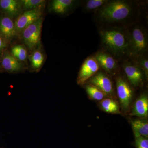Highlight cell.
<instances>
[{"mask_svg": "<svg viewBox=\"0 0 148 148\" xmlns=\"http://www.w3.org/2000/svg\"><path fill=\"white\" fill-rule=\"evenodd\" d=\"M108 1L107 0H89L86 3L84 10L88 12L97 11Z\"/></svg>", "mask_w": 148, "mask_h": 148, "instance_id": "21", "label": "cell"}, {"mask_svg": "<svg viewBox=\"0 0 148 148\" xmlns=\"http://www.w3.org/2000/svg\"><path fill=\"white\" fill-rule=\"evenodd\" d=\"M131 124L135 138L143 137L148 138L147 122L140 120H135L131 122Z\"/></svg>", "mask_w": 148, "mask_h": 148, "instance_id": "16", "label": "cell"}, {"mask_svg": "<svg viewBox=\"0 0 148 148\" xmlns=\"http://www.w3.org/2000/svg\"><path fill=\"white\" fill-rule=\"evenodd\" d=\"M88 83L99 88L105 95H111L113 92V86L110 79L103 72H99L88 80Z\"/></svg>", "mask_w": 148, "mask_h": 148, "instance_id": "9", "label": "cell"}, {"mask_svg": "<svg viewBox=\"0 0 148 148\" xmlns=\"http://www.w3.org/2000/svg\"><path fill=\"white\" fill-rule=\"evenodd\" d=\"M101 106L103 110L109 113L116 114L119 113L118 105L112 99H107L102 100Z\"/></svg>", "mask_w": 148, "mask_h": 148, "instance_id": "18", "label": "cell"}, {"mask_svg": "<svg viewBox=\"0 0 148 148\" xmlns=\"http://www.w3.org/2000/svg\"><path fill=\"white\" fill-rule=\"evenodd\" d=\"M140 59L138 65H140V68L142 71H144V73L145 74L146 76L148 77V60L147 58H139Z\"/></svg>", "mask_w": 148, "mask_h": 148, "instance_id": "24", "label": "cell"}, {"mask_svg": "<svg viewBox=\"0 0 148 148\" xmlns=\"http://www.w3.org/2000/svg\"><path fill=\"white\" fill-rule=\"evenodd\" d=\"M116 89L122 107L123 109H127L132 100V88L126 81L119 77L116 80Z\"/></svg>", "mask_w": 148, "mask_h": 148, "instance_id": "8", "label": "cell"}, {"mask_svg": "<svg viewBox=\"0 0 148 148\" xmlns=\"http://www.w3.org/2000/svg\"><path fill=\"white\" fill-rule=\"evenodd\" d=\"M135 8L127 1L116 0L108 1L97 11L98 18L102 22L110 24L122 23L132 16Z\"/></svg>", "mask_w": 148, "mask_h": 148, "instance_id": "2", "label": "cell"}, {"mask_svg": "<svg viewBox=\"0 0 148 148\" xmlns=\"http://www.w3.org/2000/svg\"><path fill=\"white\" fill-rule=\"evenodd\" d=\"M135 145L136 148H148L147 138L143 137L136 138Z\"/></svg>", "mask_w": 148, "mask_h": 148, "instance_id": "23", "label": "cell"}, {"mask_svg": "<svg viewBox=\"0 0 148 148\" xmlns=\"http://www.w3.org/2000/svg\"><path fill=\"white\" fill-rule=\"evenodd\" d=\"M6 46V41L0 35V52L5 48Z\"/></svg>", "mask_w": 148, "mask_h": 148, "instance_id": "25", "label": "cell"}, {"mask_svg": "<svg viewBox=\"0 0 148 148\" xmlns=\"http://www.w3.org/2000/svg\"><path fill=\"white\" fill-rule=\"evenodd\" d=\"M1 65L5 71L9 73H18L24 69V65L20 61L9 53H6L3 56Z\"/></svg>", "mask_w": 148, "mask_h": 148, "instance_id": "12", "label": "cell"}, {"mask_svg": "<svg viewBox=\"0 0 148 148\" xmlns=\"http://www.w3.org/2000/svg\"><path fill=\"white\" fill-rule=\"evenodd\" d=\"M29 58L33 71H39L44 61V56L42 52L38 50L34 51L30 56Z\"/></svg>", "mask_w": 148, "mask_h": 148, "instance_id": "17", "label": "cell"}, {"mask_svg": "<svg viewBox=\"0 0 148 148\" xmlns=\"http://www.w3.org/2000/svg\"><path fill=\"white\" fill-rule=\"evenodd\" d=\"M101 42L108 52L116 56L129 54L127 31L120 27L104 28L100 31Z\"/></svg>", "mask_w": 148, "mask_h": 148, "instance_id": "1", "label": "cell"}, {"mask_svg": "<svg viewBox=\"0 0 148 148\" xmlns=\"http://www.w3.org/2000/svg\"><path fill=\"white\" fill-rule=\"evenodd\" d=\"M123 69L130 82L134 86H138L143 82V72L138 64L126 62L123 64Z\"/></svg>", "mask_w": 148, "mask_h": 148, "instance_id": "10", "label": "cell"}, {"mask_svg": "<svg viewBox=\"0 0 148 148\" xmlns=\"http://www.w3.org/2000/svg\"><path fill=\"white\" fill-rule=\"evenodd\" d=\"M127 31L129 55L136 58L143 57L148 49L147 32L140 26H135Z\"/></svg>", "mask_w": 148, "mask_h": 148, "instance_id": "3", "label": "cell"}, {"mask_svg": "<svg viewBox=\"0 0 148 148\" xmlns=\"http://www.w3.org/2000/svg\"><path fill=\"white\" fill-rule=\"evenodd\" d=\"M21 5L25 10H29L42 8L45 1L43 0H22Z\"/></svg>", "mask_w": 148, "mask_h": 148, "instance_id": "22", "label": "cell"}, {"mask_svg": "<svg viewBox=\"0 0 148 148\" xmlns=\"http://www.w3.org/2000/svg\"></svg>", "mask_w": 148, "mask_h": 148, "instance_id": "26", "label": "cell"}, {"mask_svg": "<svg viewBox=\"0 0 148 148\" xmlns=\"http://www.w3.org/2000/svg\"><path fill=\"white\" fill-rule=\"evenodd\" d=\"M100 67L94 56L88 57L80 69L77 83L79 85L84 84L90 78L97 73Z\"/></svg>", "mask_w": 148, "mask_h": 148, "instance_id": "5", "label": "cell"}, {"mask_svg": "<svg viewBox=\"0 0 148 148\" xmlns=\"http://www.w3.org/2000/svg\"><path fill=\"white\" fill-rule=\"evenodd\" d=\"M75 2L73 0H54L51 3V9L56 13L64 14L72 8Z\"/></svg>", "mask_w": 148, "mask_h": 148, "instance_id": "15", "label": "cell"}, {"mask_svg": "<svg viewBox=\"0 0 148 148\" xmlns=\"http://www.w3.org/2000/svg\"><path fill=\"white\" fill-rule=\"evenodd\" d=\"M17 34L15 22L9 16L0 18V35L6 41L10 40Z\"/></svg>", "mask_w": 148, "mask_h": 148, "instance_id": "11", "label": "cell"}, {"mask_svg": "<svg viewBox=\"0 0 148 148\" xmlns=\"http://www.w3.org/2000/svg\"><path fill=\"white\" fill-rule=\"evenodd\" d=\"M0 8L9 17H14L19 12L20 4L15 0H1Z\"/></svg>", "mask_w": 148, "mask_h": 148, "instance_id": "14", "label": "cell"}, {"mask_svg": "<svg viewBox=\"0 0 148 148\" xmlns=\"http://www.w3.org/2000/svg\"><path fill=\"white\" fill-rule=\"evenodd\" d=\"M86 90L91 99L96 101L103 100L105 94L99 88L93 85L88 83L86 85Z\"/></svg>", "mask_w": 148, "mask_h": 148, "instance_id": "19", "label": "cell"}, {"mask_svg": "<svg viewBox=\"0 0 148 148\" xmlns=\"http://www.w3.org/2000/svg\"><path fill=\"white\" fill-rule=\"evenodd\" d=\"M11 52V54L18 61H24L27 59V50L24 46L19 45L12 47Z\"/></svg>", "mask_w": 148, "mask_h": 148, "instance_id": "20", "label": "cell"}, {"mask_svg": "<svg viewBox=\"0 0 148 148\" xmlns=\"http://www.w3.org/2000/svg\"><path fill=\"white\" fill-rule=\"evenodd\" d=\"M42 22V18L41 17L22 32L23 41L30 50L34 49L39 42Z\"/></svg>", "mask_w": 148, "mask_h": 148, "instance_id": "4", "label": "cell"}, {"mask_svg": "<svg viewBox=\"0 0 148 148\" xmlns=\"http://www.w3.org/2000/svg\"><path fill=\"white\" fill-rule=\"evenodd\" d=\"M94 56L100 67L106 73L112 75L116 72L117 61L110 53L106 51H99Z\"/></svg>", "mask_w": 148, "mask_h": 148, "instance_id": "7", "label": "cell"}, {"mask_svg": "<svg viewBox=\"0 0 148 148\" xmlns=\"http://www.w3.org/2000/svg\"><path fill=\"white\" fill-rule=\"evenodd\" d=\"M42 13V8L27 10L16 18L15 21L17 34L22 32L27 27L41 17Z\"/></svg>", "mask_w": 148, "mask_h": 148, "instance_id": "6", "label": "cell"}, {"mask_svg": "<svg viewBox=\"0 0 148 148\" xmlns=\"http://www.w3.org/2000/svg\"><path fill=\"white\" fill-rule=\"evenodd\" d=\"M148 99L145 95H143L136 101L133 107L132 114L142 117L147 116Z\"/></svg>", "mask_w": 148, "mask_h": 148, "instance_id": "13", "label": "cell"}]
</instances>
